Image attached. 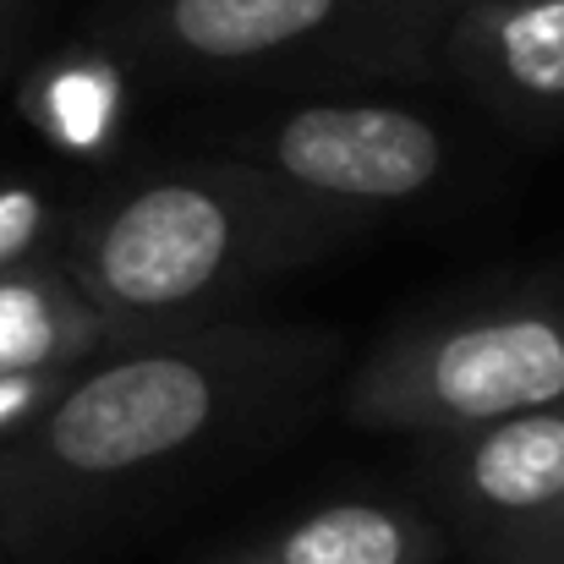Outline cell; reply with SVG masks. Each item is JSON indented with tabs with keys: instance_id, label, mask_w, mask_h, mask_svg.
<instances>
[{
	"instance_id": "3",
	"label": "cell",
	"mask_w": 564,
	"mask_h": 564,
	"mask_svg": "<svg viewBox=\"0 0 564 564\" xmlns=\"http://www.w3.org/2000/svg\"><path fill=\"white\" fill-rule=\"evenodd\" d=\"M564 400V313L482 307L389 346L357 378L351 411L368 427L471 433Z\"/></svg>"
},
{
	"instance_id": "5",
	"label": "cell",
	"mask_w": 564,
	"mask_h": 564,
	"mask_svg": "<svg viewBox=\"0 0 564 564\" xmlns=\"http://www.w3.org/2000/svg\"><path fill=\"white\" fill-rule=\"evenodd\" d=\"M438 0H149L138 44L187 66H269L324 39L346 44L394 22H422Z\"/></svg>"
},
{
	"instance_id": "9",
	"label": "cell",
	"mask_w": 564,
	"mask_h": 564,
	"mask_svg": "<svg viewBox=\"0 0 564 564\" xmlns=\"http://www.w3.org/2000/svg\"><path fill=\"white\" fill-rule=\"evenodd\" d=\"M438 532L394 505H329L230 564H433Z\"/></svg>"
},
{
	"instance_id": "2",
	"label": "cell",
	"mask_w": 564,
	"mask_h": 564,
	"mask_svg": "<svg viewBox=\"0 0 564 564\" xmlns=\"http://www.w3.org/2000/svg\"><path fill=\"white\" fill-rule=\"evenodd\" d=\"M318 208L269 176H160L116 197L77 247V296L105 318H160L214 302L230 280L285 258Z\"/></svg>"
},
{
	"instance_id": "4",
	"label": "cell",
	"mask_w": 564,
	"mask_h": 564,
	"mask_svg": "<svg viewBox=\"0 0 564 564\" xmlns=\"http://www.w3.org/2000/svg\"><path fill=\"white\" fill-rule=\"evenodd\" d=\"M263 176L318 208H378L422 197L449 154L427 116L405 105H302L263 138Z\"/></svg>"
},
{
	"instance_id": "12",
	"label": "cell",
	"mask_w": 564,
	"mask_h": 564,
	"mask_svg": "<svg viewBox=\"0 0 564 564\" xmlns=\"http://www.w3.org/2000/svg\"><path fill=\"white\" fill-rule=\"evenodd\" d=\"M11 6H17V0H0V22H6V17H11Z\"/></svg>"
},
{
	"instance_id": "10",
	"label": "cell",
	"mask_w": 564,
	"mask_h": 564,
	"mask_svg": "<svg viewBox=\"0 0 564 564\" xmlns=\"http://www.w3.org/2000/svg\"><path fill=\"white\" fill-rule=\"evenodd\" d=\"M44 236V197L33 187H0V274H11Z\"/></svg>"
},
{
	"instance_id": "7",
	"label": "cell",
	"mask_w": 564,
	"mask_h": 564,
	"mask_svg": "<svg viewBox=\"0 0 564 564\" xmlns=\"http://www.w3.org/2000/svg\"><path fill=\"white\" fill-rule=\"evenodd\" d=\"M449 482L482 516H549L564 494V400L471 427L449 460Z\"/></svg>"
},
{
	"instance_id": "6",
	"label": "cell",
	"mask_w": 564,
	"mask_h": 564,
	"mask_svg": "<svg viewBox=\"0 0 564 564\" xmlns=\"http://www.w3.org/2000/svg\"><path fill=\"white\" fill-rule=\"evenodd\" d=\"M449 61L499 105L564 116V0H466Z\"/></svg>"
},
{
	"instance_id": "8",
	"label": "cell",
	"mask_w": 564,
	"mask_h": 564,
	"mask_svg": "<svg viewBox=\"0 0 564 564\" xmlns=\"http://www.w3.org/2000/svg\"><path fill=\"white\" fill-rule=\"evenodd\" d=\"M99 307L44 274H0V394L33 400L77 351L94 346Z\"/></svg>"
},
{
	"instance_id": "11",
	"label": "cell",
	"mask_w": 564,
	"mask_h": 564,
	"mask_svg": "<svg viewBox=\"0 0 564 564\" xmlns=\"http://www.w3.org/2000/svg\"><path fill=\"white\" fill-rule=\"evenodd\" d=\"M543 527L527 538V554H538V564H554L564 560V494H560V505L549 510V516H538Z\"/></svg>"
},
{
	"instance_id": "1",
	"label": "cell",
	"mask_w": 564,
	"mask_h": 564,
	"mask_svg": "<svg viewBox=\"0 0 564 564\" xmlns=\"http://www.w3.org/2000/svg\"><path fill=\"white\" fill-rule=\"evenodd\" d=\"M241 346H154L61 389L44 416L0 449V538L39 510L165 466L203 444L247 389Z\"/></svg>"
}]
</instances>
